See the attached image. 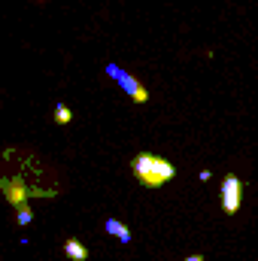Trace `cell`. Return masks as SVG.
Returning a JSON list of instances; mask_svg holds the SVG:
<instances>
[{
    "label": "cell",
    "instance_id": "6da1fadb",
    "mask_svg": "<svg viewBox=\"0 0 258 261\" xmlns=\"http://www.w3.org/2000/svg\"><path fill=\"white\" fill-rule=\"evenodd\" d=\"M131 167H134V176H137V182H140L143 189H161L164 182H170V179L176 176V167H173L167 158L152 155V152H140V155L131 161Z\"/></svg>",
    "mask_w": 258,
    "mask_h": 261
},
{
    "label": "cell",
    "instance_id": "7a4b0ae2",
    "mask_svg": "<svg viewBox=\"0 0 258 261\" xmlns=\"http://www.w3.org/2000/svg\"><path fill=\"white\" fill-rule=\"evenodd\" d=\"M107 73H110V76L119 82V88L128 94L134 103H146V100H149V91H146V88H143V85H140V82H137L131 73H125L119 64H107Z\"/></svg>",
    "mask_w": 258,
    "mask_h": 261
},
{
    "label": "cell",
    "instance_id": "3957f363",
    "mask_svg": "<svg viewBox=\"0 0 258 261\" xmlns=\"http://www.w3.org/2000/svg\"><path fill=\"white\" fill-rule=\"evenodd\" d=\"M240 203H243V182H240V176L228 173V176L222 179V210H225L228 216H234V213L240 210Z\"/></svg>",
    "mask_w": 258,
    "mask_h": 261
},
{
    "label": "cell",
    "instance_id": "277c9868",
    "mask_svg": "<svg viewBox=\"0 0 258 261\" xmlns=\"http://www.w3.org/2000/svg\"><path fill=\"white\" fill-rule=\"evenodd\" d=\"M64 255L70 261H85L88 258V246L82 240H64Z\"/></svg>",
    "mask_w": 258,
    "mask_h": 261
},
{
    "label": "cell",
    "instance_id": "5b68a950",
    "mask_svg": "<svg viewBox=\"0 0 258 261\" xmlns=\"http://www.w3.org/2000/svg\"><path fill=\"white\" fill-rule=\"evenodd\" d=\"M104 228H107V234L119 237L122 243H131V231H128V225H122L119 219H107V222H104Z\"/></svg>",
    "mask_w": 258,
    "mask_h": 261
},
{
    "label": "cell",
    "instance_id": "8992f818",
    "mask_svg": "<svg viewBox=\"0 0 258 261\" xmlns=\"http://www.w3.org/2000/svg\"><path fill=\"white\" fill-rule=\"evenodd\" d=\"M52 119H55V125H70V122H73V110H70L67 103H58L55 113H52Z\"/></svg>",
    "mask_w": 258,
    "mask_h": 261
},
{
    "label": "cell",
    "instance_id": "52a82bcc",
    "mask_svg": "<svg viewBox=\"0 0 258 261\" xmlns=\"http://www.w3.org/2000/svg\"><path fill=\"white\" fill-rule=\"evenodd\" d=\"M31 219H34V213H31V206H24V210H18V225H31Z\"/></svg>",
    "mask_w": 258,
    "mask_h": 261
},
{
    "label": "cell",
    "instance_id": "ba28073f",
    "mask_svg": "<svg viewBox=\"0 0 258 261\" xmlns=\"http://www.w3.org/2000/svg\"><path fill=\"white\" fill-rule=\"evenodd\" d=\"M186 261H203V255H200V252H194V255H189Z\"/></svg>",
    "mask_w": 258,
    "mask_h": 261
},
{
    "label": "cell",
    "instance_id": "9c48e42d",
    "mask_svg": "<svg viewBox=\"0 0 258 261\" xmlns=\"http://www.w3.org/2000/svg\"><path fill=\"white\" fill-rule=\"evenodd\" d=\"M40 3H46V0H40Z\"/></svg>",
    "mask_w": 258,
    "mask_h": 261
}]
</instances>
